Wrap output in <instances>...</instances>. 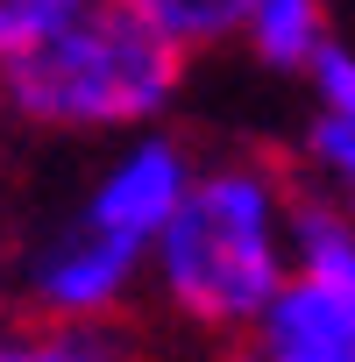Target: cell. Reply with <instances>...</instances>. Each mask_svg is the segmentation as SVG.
<instances>
[{"label": "cell", "instance_id": "cell-8", "mask_svg": "<svg viewBox=\"0 0 355 362\" xmlns=\"http://www.w3.org/2000/svg\"><path fill=\"white\" fill-rule=\"evenodd\" d=\"M298 156L313 170V185L355 214V121H305L298 135Z\"/></svg>", "mask_w": 355, "mask_h": 362}, {"label": "cell", "instance_id": "cell-9", "mask_svg": "<svg viewBox=\"0 0 355 362\" xmlns=\"http://www.w3.org/2000/svg\"><path fill=\"white\" fill-rule=\"evenodd\" d=\"M298 86H305V121H355V43L334 36L298 71Z\"/></svg>", "mask_w": 355, "mask_h": 362}, {"label": "cell", "instance_id": "cell-5", "mask_svg": "<svg viewBox=\"0 0 355 362\" xmlns=\"http://www.w3.org/2000/svg\"><path fill=\"white\" fill-rule=\"evenodd\" d=\"M334 36H341V29H334V0H249L242 22H235V50H242L256 71L291 78V86H298V71H305Z\"/></svg>", "mask_w": 355, "mask_h": 362}, {"label": "cell", "instance_id": "cell-7", "mask_svg": "<svg viewBox=\"0 0 355 362\" xmlns=\"http://www.w3.org/2000/svg\"><path fill=\"white\" fill-rule=\"evenodd\" d=\"M121 8H135V15H142L149 29H163L178 50L206 57V50H228V43H235V22H242L249 0H121Z\"/></svg>", "mask_w": 355, "mask_h": 362}, {"label": "cell", "instance_id": "cell-10", "mask_svg": "<svg viewBox=\"0 0 355 362\" xmlns=\"http://www.w3.org/2000/svg\"><path fill=\"white\" fill-rule=\"evenodd\" d=\"M71 8L78 0H0V64H8L15 50H29L43 29H57Z\"/></svg>", "mask_w": 355, "mask_h": 362}, {"label": "cell", "instance_id": "cell-1", "mask_svg": "<svg viewBox=\"0 0 355 362\" xmlns=\"http://www.w3.org/2000/svg\"><path fill=\"white\" fill-rule=\"evenodd\" d=\"M291 221L298 185L284 163L256 149L199 156L185 199L149 249V298L185 334L235 341L291 277Z\"/></svg>", "mask_w": 355, "mask_h": 362}, {"label": "cell", "instance_id": "cell-6", "mask_svg": "<svg viewBox=\"0 0 355 362\" xmlns=\"http://www.w3.org/2000/svg\"><path fill=\"white\" fill-rule=\"evenodd\" d=\"M0 362H142L121 320H50V313H0Z\"/></svg>", "mask_w": 355, "mask_h": 362}, {"label": "cell", "instance_id": "cell-4", "mask_svg": "<svg viewBox=\"0 0 355 362\" xmlns=\"http://www.w3.org/2000/svg\"><path fill=\"white\" fill-rule=\"evenodd\" d=\"M192 170H199V156H192V142L178 135L170 121L135 128V135H114L107 156L93 163V177L78 185L71 214H78L86 228L114 235L121 249H142V256H149L156 235H163V221H170V206L185 199Z\"/></svg>", "mask_w": 355, "mask_h": 362}, {"label": "cell", "instance_id": "cell-2", "mask_svg": "<svg viewBox=\"0 0 355 362\" xmlns=\"http://www.w3.org/2000/svg\"><path fill=\"white\" fill-rule=\"evenodd\" d=\"M192 50H178L121 0H78L29 50L0 64V114L50 142H114L178 114Z\"/></svg>", "mask_w": 355, "mask_h": 362}, {"label": "cell", "instance_id": "cell-11", "mask_svg": "<svg viewBox=\"0 0 355 362\" xmlns=\"http://www.w3.org/2000/svg\"><path fill=\"white\" fill-rule=\"evenodd\" d=\"M8 298H15V284H8V256H0V313H8Z\"/></svg>", "mask_w": 355, "mask_h": 362}, {"label": "cell", "instance_id": "cell-3", "mask_svg": "<svg viewBox=\"0 0 355 362\" xmlns=\"http://www.w3.org/2000/svg\"><path fill=\"white\" fill-rule=\"evenodd\" d=\"M8 284L29 313L50 320H121L149 291V256L64 214L43 235H29L22 256H8Z\"/></svg>", "mask_w": 355, "mask_h": 362}]
</instances>
